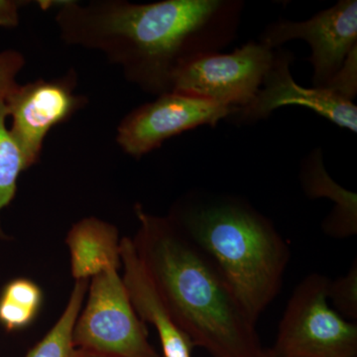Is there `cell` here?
I'll return each instance as SVG.
<instances>
[{
	"label": "cell",
	"mask_w": 357,
	"mask_h": 357,
	"mask_svg": "<svg viewBox=\"0 0 357 357\" xmlns=\"http://www.w3.org/2000/svg\"><path fill=\"white\" fill-rule=\"evenodd\" d=\"M243 9L237 0H69L55 21L66 44L100 52L129 83L158 96L171 91L178 68L236 38Z\"/></svg>",
	"instance_id": "obj_1"
},
{
	"label": "cell",
	"mask_w": 357,
	"mask_h": 357,
	"mask_svg": "<svg viewBox=\"0 0 357 357\" xmlns=\"http://www.w3.org/2000/svg\"><path fill=\"white\" fill-rule=\"evenodd\" d=\"M138 220L134 249L171 317L194 347L213 357H258L256 324L210 256L172 218L134 208Z\"/></svg>",
	"instance_id": "obj_2"
},
{
	"label": "cell",
	"mask_w": 357,
	"mask_h": 357,
	"mask_svg": "<svg viewBox=\"0 0 357 357\" xmlns=\"http://www.w3.org/2000/svg\"><path fill=\"white\" fill-rule=\"evenodd\" d=\"M168 215L218 265L256 324L280 292L290 260L273 222L241 199L203 192L180 199Z\"/></svg>",
	"instance_id": "obj_3"
},
{
	"label": "cell",
	"mask_w": 357,
	"mask_h": 357,
	"mask_svg": "<svg viewBox=\"0 0 357 357\" xmlns=\"http://www.w3.org/2000/svg\"><path fill=\"white\" fill-rule=\"evenodd\" d=\"M73 342L91 357H160L149 342L146 326L134 311L119 270L114 268L89 280Z\"/></svg>",
	"instance_id": "obj_4"
},
{
	"label": "cell",
	"mask_w": 357,
	"mask_h": 357,
	"mask_svg": "<svg viewBox=\"0 0 357 357\" xmlns=\"http://www.w3.org/2000/svg\"><path fill=\"white\" fill-rule=\"evenodd\" d=\"M330 279L314 273L294 291L279 326L276 357H356L357 326L330 306Z\"/></svg>",
	"instance_id": "obj_5"
},
{
	"label": "cell",
	"mask_w": 357,
	"mask_h": 357,
	"mask_svg": "<svg viewBox=\"0 0 357 357\" xmlns=\"http://www.w3.org/2000/svg\"><path fill=\"white\" fill-rule=\"evenodd\" d=\"M273 56L274 50L259 41L229 54L199 56L176 70L171 91L241 109L257 95Z\"/></svg>",
	"instance_id": "obj_6"
},
{
	"label": "cell",
	"mask_w": 357,
	"mask_h": 357,
	"mask_svg": "<svg viewBox=\"0 0 357 357\" xmlns=\"http://www.w3.org/2000/svg\"><path fill=\"white\" fill-rule=\"evenodd\" d=\"M237 110L199 96L169 91L124 116L117 126L116 142L129 156L139 159L174 136L199 126H215Z\"/></svg>",
	"instance_id": "obj_7"
},
{
	"label": "cell",
	"mask_w": 357,
	"mask_h": 357,
	"mask_svg": "<svg viewBox=\"0 0 357 357\" xmlns=\"http://www.w3.org/2000/svg\"><path fill=\"white\" fill-rule=\"evenodd\" d=\"M76 86L77 75L72 70L56 79L18 84L4 100L11 119L9 131L27 170L40 161L51 129L67 121L86 105V98L77 95Z\"/></svg>",
	"instance_id": "obj_8"
},
{
	"label": "cell",
	"mask_w": 357,
	"mask_h": 357,
	"mask_svg": "<svg viewBox=\"0 0 357 357\" xmlns=\"http://www.w3.org/2000/svg\"><path fill=\"white\" fill-rule=\"evenodd\" d=\"M295 39L311 47L314 88H326L357 47L356 0H340L309 20L276 21L265 28L259 42L274 50Z\"/></svg>",
	"instance_id": "obj_9"
},
{
	"label": "cell",
	"mask_w": 357,
	"mask_h": 357,
	"mask_svg": "<svg viewBox=\"0 0 357 357\" xmlns=\"http://www.w3.org/2000/svg\"><path fill=\"white\" fill-rule=\"evenodd\" d=\"M293 55L285 49L274 51L273 60L252 102L241 107L234 117L241 123L267 119L274 110L287 105L311 109L340 128L357 131V107L324 88H305L296 83L291 73Z\"/></svg>",
	"instance_id": "obj_10"
},
{
	"label": "cell",
	"mask_w": 357,
	"mask_h": 357,
	"mask_svg": "<svg viewBox=\"0 0 357 357\" xmlns=\"http://www.w3.org/2000/svg\"><path fill=\"white\" fill-rule=\"evenodd\" d=\"M122 280L134 311L143 323L154 326L161 344L162 357H192L194 344L176 325L165 303L141 263L131 237H122Z\"/></svg>",
	"instance_id": "obj_11"
},
{
	"label": "cell",
	"mask_w": 357,
	"mask_h": 357,
	"mask_svg": "<svg viewBox=\"0 0 357 357\" xmlns=\"http://www.w3.org/2000/svg\"><path fill=\"white\" fill-rule=\"evenodd\" d=\"M65 243L75 281H89L110 268H121L119 229L102 218L86 217L77 220L68 231Z\"/></svg>",
	"instance_id": "obj_12"
},
{
	"label": "cell",
	"mask_w": 357,
	"mask_h": 357,
	"mask_svg": "<svg viewBox=\"0 0 357 357\" xmlns=\"http://www.w3.org/2000/svg\"><path fill=\"white\" fill-rule=\"evenodd\" d=\"M301 184L309 198L331 199L335 208L323 223L324 231L335 238L357 234L356 194L337 184L326 173L321 150L310 154L301 170Z\"/></svg>",
	"instance_id": "obj_13"
},
{
	"label": "cell",
	"mask_w": 357,
	"mask_h": 357,
	"mask_svg": "<svg viewBox=\"0 0 357 357\" xmlns=\"http://www.w3.org/2000/svg\"><path fill=\"white\" fill-rule=\"evenodd\" d=\"M89 281H75L64 311L46 335L25 357H86L75 347L73 331L84 306Z\"/></svg>",
	"instance_id": "obj_14"
},
{
	"label": "cell",
	"mask_w": 357,
	"mask_h": 357,
	"mask_svg": "<svg viewBox=\"0 0 357 357\" xmlns=\"http://www.w3.org/2000/svg\"><path fill=\"white\" fill-rule=\"evenodd\" d=\"M43 291L27 278L8 282L0 294V325L8 332L24 330L41 311Z\"/></svg>",
	"instance_id": "obj_15"
},
{
	"label": "cell",
	"mask_w": 357,
	"mask_h": 357,
	"mask_svg": "<svg viewBox=\"0 0 357 357\" xmlns=\"http://www.w3.org/2000/svg\"><path fill=\"white\" fill-rule=\"evenodd\" d=\"M7 110L4 100H0V243L10 236L1 225V213L13 203L17 192L18 178L27 170L24 160L7 126Z\"/></svg>",
	"instance_id": "obj_16"
},
{
	"label": "cell",
	"mask_w": 357,
	"mask_h": 357,
	"mask_svg": "<svg viewBox=\"0 0 357 357\" xmlns=\"http://www.w3.org/2000/svg\"><path fill=\"white\" fill-rule=\"evenodd\" d=\"M328 299L332 301L333 309L347 321L357 319V260L344 276L330 281Z\"/></svg>",
	"instance_id": "obj_17"
},
{
	"label": "cell",
	"mask_w": 357,
	"mask_h": 357,
	"mask_svg": "<svg viewBox=\"0 0 357 357\" xmlns=\"http://www.w3.org/2000/svg\"><path fill=\"white\" fill-rule=\"evenodd\" d=\"M25 58L20 51L0 52V100H6L18 86L17 77L25 66Z\"/></svg>",
	"instance_id": "obj_18"
},
{
	"label": "cell",
	"mask_w": 357,
	"mask_h": 357,
	"mask_svg": "<svg viewBox=\"0 0 357 357\" xmlns=\"http://www.w3.org/2000/svg\"><path fill=\"white\" fill-rule=\"evenodd\" d=\"M352 102L357 93V47L349 53L344 64L326 88Z\"/></svg>",
	"instance_id": "obj_19"
},
{
	"label": "cell",
	"mask_w": 357,
	"mask_h": 357,
	"mask_svg": "<svg viewBox=\"0 0 357 357\" xmlns=\"http://www.w3.org/2000/svg\"><path fill=\"white\" fill-rule=\"evenodd\" d=\"M27 3L20 0H0V27L15 28L20 25L21 7Z\"/></svg>",
	"instance_id": "obj_20"
},
{
	"label": "cell",
	"mask_w": 357,
	"mask_h": 357,
	"mask_svg": "<svg viewBox=\"0 0 357 357\" xmlns=\"http://www.w3.org/2000/svg\"><path fill=\"white\" fill-rule=\"evenodd\" d=\"M258 357H276L271 354L269 351H263L262 354Z\"/></svg>",
	"instance_id": "obj_21"
},
{
	"label": "cell",
	"mask_w": 357,
	"mask_h": 357,
	"mask_svg": "<svg viewBox=\"0 0 357 357\" xmlns=\"http://www.w3.org/2000/svg\"><path fill=\"white\" fill-rule=\"evenodd\" d=\"M86 357H91V356H86Z\"/></svg>",
	"instance_id": "obj_22"
}]
</instances>
